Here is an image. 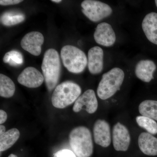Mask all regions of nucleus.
I'll list each match as a JSON object with an SVG mask.
<instances>
[{"mask_svg":"<svg viewBox=\"0 0 157 157\" xmlns=\"http://www.w3.org/2000/svg\"><path fill=\"white\" fill-rule=\"evenodd\" d=\"M41 68L46 87L50 91L56 87L61 70L60 59L56 50L51 48L45 52Z\"/></svg>","mask_w":157,"mask_h":157,"instance_id":"obj_1","label":"nucleus"},{"mask_svg":"<svg viewBox=\"0 0 157 157\" xmlns=\"http://www.w3.org/2000/svg\"><path fill=\"white\" fill-rule=\"evenodd\" d=\"M69 143L78 157H89L92 155L94 145L91 133L84 126L74 128L69 135Z\"/></svg>","mask_w":157,"mask_h":157,"instance_id":"obj_2","label":"nucleus"},{"mask_svg":"<svg viewBox=\"0 0 157 157\" xmlns=\"http://www.w3.org/2000/svg\"><path fill=\"white\" fill-rule=\"evenodd\" d=\"M125 74L119 68H113L102 76L97 89L98 97L105 100L114 95L120 89L123 82Z\"/></svg>","mask_w":157,"mask_h":157,"instance_id":"obj_3","label":"nucleus"},{"mask_svg":"<svg viewBox=\"0 0 157 157\" xmlns=\"http://www.w3.org/2000/svg\"><path fill=\"white\" fill-rule=\"evenodd\" d=\"M81 93V87L77 83L70 81L64 82L55 89L52 103L56 108L63 109L75 102Z\"/></svg>","mask_w":157,"mask_h":157,"instance_id":"obj_4","label":"nucleus"},{"mask_svg":"<svg viewBox=\"0 0 157 157\" xmlns=\"http://www.w3.org/2000/svg\"><path fill=\"white\" fill-rule=\"evenodd\" d=\"M61 57L64 66L70 73H82L88 64L85 53L73 45H67L63 47L61 50Z\"/></svg>","mask_w":157,"mask_h":157,"instance_id":"obj_5","label":"nucleus"},{"mask_svg":"<svg viewBox=\"0 0 157 157\" xmlns=\"http://www.w3.org/2000/svg\"><path fill=\"white\" fill-rule=\"evenodd\" d=\"M82 13L93 22L101 21L112 14V9L106 4L95 0H85L81 3Z\"/></svg>","mask_w":157,"mask_h":157,"instance_id":"obj_6","label":"nucleus"},{"mask_svg":"<svg viewBox=\"0 0 157 157\" xmlns=\"http://www.w3.org/2000/svg\"><path fill=\"white\" fill-rule=\"evenodd\" d=\"M113 144L117 151H126L131 142V136L128 128L123 124L117 122L112 131Z\"/></svg>","mask_w":157,"mask_h":157,"instance_id":"obj_7","label":"nucleus"},{"mask_svg":"<svg viewBox=\"0 0 157 157\" xmlns=\"http://www.w3.org/2000/svg\"><path fill=\"white\" fill-rule=\"evenodd\" d=\"M44 37L41 33L32 32L26 34L21 42V45L31 54L38 56L41 53Z\"/></svg>","mask_w":157,"mask_h":157,"instance_id":"obj_8","label":"nucleus"},{"mask_svg":"<svg viewBox=\"0 0 157 157\" xmlns=\"http://www.w3.org/2000/svg\"><path fill=\"white\" fill-rule=\"evenodd\" d=\"M94 36L98 44L105 47L112 46L116 40L115 32L111 25L107 22L98 25Z\"/></svg>","mask_w":157,"mask_h":157,"instance_id":"obj_9","label":"nucleus"},{"mask_svg":"<svg viewBox=\"0 0 157 157\" xmlns=\"http://www.w3.org/2000/svg\"><path fill=\"white\" fill-rule=\"evenodd\" d=\"M44 80V76L41 72L33 67L25 68L17 78L20 84L30 88L39 87L42 85Z\"/></svg>","mask_w":157,"mask_h":157,"instance_id":"obj_10","label":"nucleus"},{"mask_svg":"<svg viewBox=\"0 0 157 157\" xmlns=\"http://www.w3.org/2000/svg\"><path fill=\"white\" fill-rule=\"evenodd\" d=\"M94 140L98 145L104 147H108L111 142L110 126L106 121H96L93 128Z\"/></svg>","mask_w":157,"mask_h":157,"instance_id":"obj_11","label":"nucleus"},{"mask_svg":"<svg viewBox=\"0 0 157 157\" xmlns=\"http://www.w3.org/2000/svg\"><path fill=\"white\" fill-rule=\"evenodd\" d=\"M84 106L86 111L90 114L94 113L98 109V101L94 90H88L78 97L73 105V111L79 112Z\"/></svg>","mask_w":157,"mask_h":157,"instance_id":"obj_12","label":"nucleus"},{"mask_svg":"<svg viewBox=\"0 0 157 157\" xmlns=\"http://www.w3.org/2000/svg\"><path fill=\"white\" fill-rule=\"evenodd\" d=\"M104 51L99 46L90 48L88 52V67L94 75L101 73L104 68Z\"/></svg>","mask_w":157,"mask_h":157,"instance_id":"obj_13","label":"nucleus"},{"mask_svg":"<svg viewBox=\"0 0 157 157\" xmlns=\"http://www.w3.org/2000/svg\"><path fill=\"white\" fill-rule=\"evenodd\" d=\"M142 28L149 41L157 45V13L147 14L142 21Z\"/></svg>","mask_w":157,"mask_h":157,"instance_id":"obj_14","label":"nucleus"},{"mask_svg":"<svg viewBox=\"0 0 157 157\" xmlns=\"http://www.w3.org/2000/svg\"><path fill=\"white\" fill-rule=\"evenodd\" d=\"M156 69V66L153 61L142 60L136 65L135 75L141 81L149 82L154 78L153 73Z\"/></svg>","mask_w":157,"mask_h":157,"instance_id":"obj_15","label":"nucleus"},{"mask_svg":"<svg viewBox=\"0 0 157 157\" xmlns=\"http://www.w3.org/2000/svg\"><path fill=\"white\" fill-rule=\"evenodd\" d=\"M138 146L144 154L157 155V138L147 132H142L138 138Z\"/></svg>","mask_w":157,"mask_h":157,"instance_id":"obj_16","label":"nucleus"},{"mask_svg":"<svg viewBox=\"0 0 157 157\" xmlns=\"http://www.w3.org/2000/svg\"><path fill=\"white\" fill-rule=\"evenodd\" d=\"M20 132L17 128H12L0 135V151L10 148L19 139Z\"/></svg>","mask_w":157,"mask_h":157,"instance_id":"obj_17","label":"nucleus"},{"mask_svg":"<svg viewBox=\"0 0 157 157\" xmlns=\"http://www.w3.org/2000/svg\"><path fill=\"white\" fill-rule=\"evenodd\" d=\"M25 15L18 11H9L3 13L1 16V22L6 26L18 24L25 19Z\"/></svg>","mask_w":157,"mask_h":157,"instance_id":"obj_18","label":"nucleus"},{"mask_svg":"<svg viewBox=\"0 0 157 157\" xmlns=\"http://www.w3.org/2000/svg\"><path fill=\"white\" fill-rule=\"evenodd\" d=\"M138 110L141 115L157 121V101H143L139 105Z\"/></svg>","mask_w":157,"mask_h":157,"instance_id":"obj_19","label":"nucleus"},{"mask_svg":"<svg viewBox=\"0 0 157 157\" xmlns=\"http://www.w3.org/2000/svg\"><path fill=\"white\" fill-rule=\"evenodd\" d=\"M15 91L13 81L6 75L0 74V96L4 98H10L14 95Z\"/></svg>","mask_w":157,"mask_h":157,"instance_id":"obj_20","label":"nucleus"},{"mask_svg":"<svg viewBox=\"0 0 157 157\" xmlns=\"http://www.w3.org/2000/svg\"><path fill=\"white\" fill-rule=\"evenodd\" d=\"M136 121L138 126L145 129L147 133L151 135L157 134V123L154 120L141 115L137 116Z\"/></svg>","mask_w":157,"mask_h":157,"instance_id":"obj_21","label":"nucleus"},{"mask_svg":"<svg viewBox=\"0 0 157 157\" xmlns=\"http://www.w3.org/2000/svg\"><path fill=\"white\" fill-rule=\"evenodd\" d=\"M3 61L6 63L9 64L13 67H18L23 63V56L18 51L12 50L5 55Z\"/></svg>","mask_w":157,"mask_h":157,"instance_id":"obj_22","label":"nucleus"},{"mask_svg":"<svg viewBox=\"0 0 157 157\" xmlns=\"http://www.w3.org/2000/svg\"><path fill=\"white\" fill-rule=\"evenodd\" d=\"M53 157H76V155L70 150L63 149L54 154Z\"/></svg>","mask_w":157,"mask_h":157,"instance_id":"obj_23","label":"nucleus"},{"mask_svg":"<svg viewBox=\"0 0 157 157\" xmlns=\"http://www.w3.org/2000/svg\"><path fill=\"white\" fill-rule=\"evenodd\" d=\"M22 2V1H20V0H1L0 4L1 6H10V5H16Z\"/></svg>","mask_w":157,"mask_h":157,"instance_id":"obj_24","label":"nucleus"},{"mask_svg":"<svg viewBox=\"0 0 157 157\" xmlns=\"http://www.w3.org/2000/svg\"><path fill=\"white\" fill-rule=\"evenodd\" d=\"M8 117L7 113L2 109L0 110V124H4L6 121Z\"/></svg>","mask_w":157,"mask_h":157,"instance_id":"obj_25","label":"nucleus"},{"mask_svg":"<svg viewBox=\"0 0 157 157\" xmlns=\"http://www.w3.org/2000/svg\"><path fill=\"white\" fill-rule=\"evenodd\" d=\"M6 127L3 125L1 124L0 125V135H2L6 132Z\"/></svg>","mask_w":157,"mask_h":157,"instance_id":"obj_26","label":"nucleus"},{"mask_svg":"<svg viewBox=\"0 0 157 157\" xmlns=\"http://www.w3.org/2000/svg\"><path fill=\"white\" fill-rule=\"evenodd\" d=\"M51 2L54 3H59L61 2L62 1L61 0H52Z\"/></svg>","mask_w":157,"mask_h":157,"instance_id":"obj_27","label":"nucleus"},{"mask_svg":"<svg viewBox=\"0 0 157 157\" xmlns=\"http://www.w3.org/2000/svg\"><path fill=\"white\" fill-rule=\"evenodd\" d=\"M17 157V156L16 155H14V154H11L10 155H9V157Z\"/></svg>","mask_w":157,"mask_h":157,"instance_id":"obj_28","label":"nucleus"}]
</instances>
